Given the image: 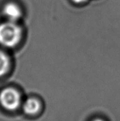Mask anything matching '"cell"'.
<instances>
[{"label":"cell","mask_w":120,"mask_h":121,"mask_svg":"<svg viewBox=\"0 0 120 121\" xmlns=\"http://www.w3.org/2000/svg\"><path fill=\"white\" fill-rule=\"evenodd\" d=\"M22 30L15 22L8 21L0 25V45L6 48L15 47L21 41Z\"/></svg>","instance_id":"obj_1"},{"label":"cell","mask_w":120,"mask_h":121,"mask_svg":"<svg viewBox=\"0 0 120 121\" xmlns=\"http://www.w3.org/2000/svg\"><path fill=\"white\" fill-rule=\"evenodd\" d=\"M20 94L12 88H6L0 92V104L8 111H15L21 105Z\"/></svg>","instance_id":"obj_2"},{"label":"cell","mask_w":120,"mask_h":121,"mask_svg":"<svg viewBox=\"0 0 120 121\" xmlns=\"http://www.w3.org/2000/svg\"><path fill=\"white\" fill-rule=\"evenodd\" d=\"M3 13L8 19V21L15 22L21 18L22 12L20 7L17 4L9 2L4 6Z\"/></svg>","instance_id":"obj_3"},{"label":"cell","mask_w":120,"mask_h":121,"mask_svg":"<svg viewBox=\"0 0 120 121\" xmlns=\"http://www.w3.org/2000/svg\"><path fill=\"white\" fill-rule=\"evenodd\" d=\"M23 111L28 115H35L40 110V103L35 99H28L24 102L23 105Z\"/></svg>","instance_id":"obj_4"},{"label":"cell","mask_w":120,"mask_h":121,"mask_svg":"<svg viewBox=\"0 0 120 121\" xmlns=\"http://www.w3.org/2000/svg\"><path fill=\"white\" fill-rule=\"evenodd\" d=\"M10 67V60L7 55L0 50V77L6 74Z\"/></svg>","instance_id":"obj_5"},{"label":"cell","mask_w":120,"mask_h":121,"mask_svg":"<svg viewBox=\"0 0 120 121\" xmlns=\"http://www.w3.org/2000/svg\"><path fill=\"white\" fill-rule=\"evenodd\" d=\"M74 3H76V4H81V3H83L85 2L87 0H72Z\"/></svg>","instance_id":"obj_6"},{"label":"cell","mask_w":120,"mask_h":121,"mask_svg":"<svg viewBox=\"0 0 120 121\" xmlns=\"http://www.w3.org/2000/svg\"><path fill=\"white\" fill-rule=\"evenodd\" d=\"M93 121H105L104 120L101 119V118H96V119H94Z\"/></svg>","instance_id":"obj_7"}]
</instances>
